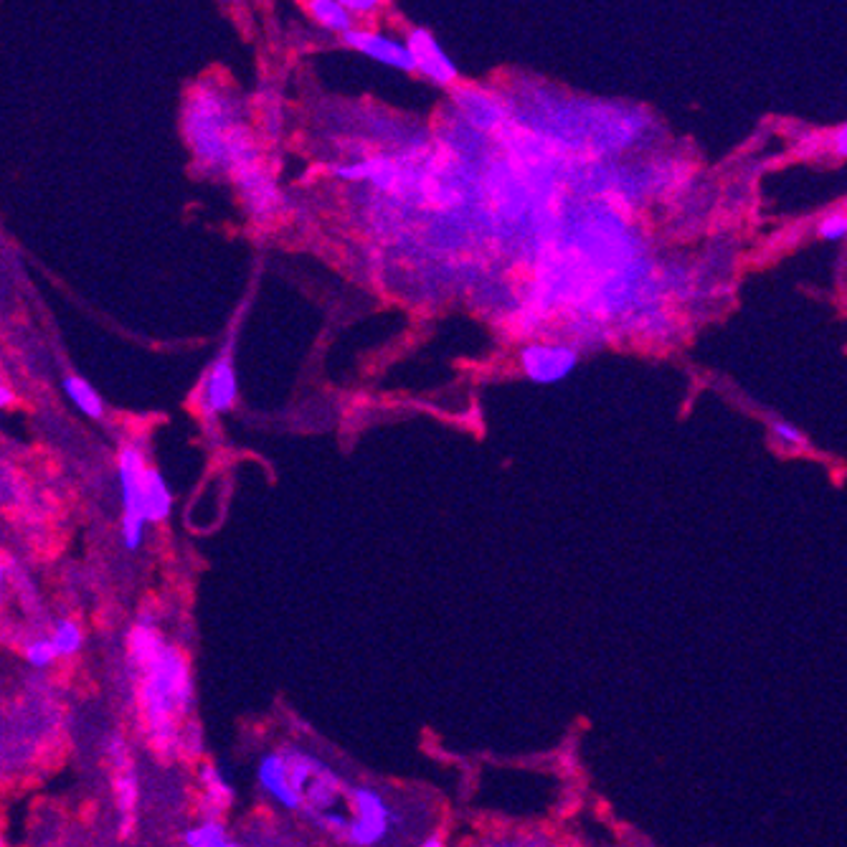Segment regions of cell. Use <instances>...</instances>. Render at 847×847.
Returning a JSON list of instances; mask_svg holds the SVG:
<instances>
[{"label": "cell", "instance_id": "cell-23", "mask_svg": "<svg viewBox=\"0 0 847 847\" xmlns=\"http://www.w3.org/2000/svg\"><path fill=\"white\" fill-rule=\"evenodd\" d=\"M13 401H16V396H13L11 388L3 386V383H0V409H6V406H11Z\"/></svg>", "mask_w": 847, "mask_h": 847}, {"label": "cell", "instance_id": "cell-11", "mask_svg": "<svg viewBox=\"0 0 847 847\" xmlns=\"http://www.w3.org/2000/svg\"><path fill=\"white\" fill-rule=\"evenodd\" d=\"M173 510V492L155 467L145 470L143 480V518L145 523H163Z\"/></svg>", "mask_w": 847, "mask_h": 847}, {"label": "cell", "instance_id": "cell-14", "mask_svg": "<svg viewBox=\"0 0 847 847\" xmlns=\"http://www.w3.org/2000/svg\"><path fill=\"white\" fill-rule=\"evenodd\" d=\"M305 11L310 13L317 26H323L330 33H348L353 28V18L345 11L340 0H307Z\"/></svg>", "mask_w": 847, "mask_h": 847}, {"label": "cell", "instance_id": "cell-10", "mask_svg": "<svg viewBox=\"0 0 847 847\" xmlns=\"http://www.w3.org/2000/svg\"><path fill=\"white\" fill-rule=\"evenodd\" d=\"M110 764L115 769V797H117V809L122 815V825L130 832L135 825V812L137 802H140V789H137V774L132 769V761L127 756V749L120 741H112L110 746Z\"/></svg>", "mask_w": 847, "mask_h": 847}, {"label": "cell", "instance_id": "cell-5", "mask_svg": "<svg viewBox=\"0 0 847 847\" xmlns=\"http://www.w3.org/2000/svg\"><path fill=\"white\" fill-rule=\"evenodd\" d=\"M579 363V353L563 343H531L520 350V368L533 383L551 386L569 378Z\"/></svg>", "mask_w": 847, "mask_h": 847}, {"label": "cell", "instance_id": "cell-25", "mask_svg": "<svg viewBox=\"0 0 847 847\" xmlns=\"http://www.w3.org/2000/svg\"><path fill=\"white\" fill-rule=\"evenodd\" d=\"M837 155H840V158H845V155H847V130H845V127H840V130H837Z\"/></svg>", "mask_w": 847, "mask_h": 847}, {"label": "cell", "instance_id": "cell-19", "mask_svg": "<svg viewBox=\"0 0 847 847\" xmlns=\"http://www.w3.org/2000/svg\"><path fill=\"white\" fill-rule=\"evenodd\" d=\"M817 231H820V236L825 241H842L847 234V216L842 214V211H832V214H827L825 219L820 221Z\"/></svg>", "mask_w": 847, "mask_h": 847}, {"label": "cell", "instance_id": "cell-24", "mask_svg": "<svg viewBox=\"0 0 847 847\" xmlns=\"http://www.w3.org/2000/svg\"><path fill=\"white\" fill-rule=\"evenodd\" d=\"M485 847H541V845H533V842L528 840H505V842H492V845Z\"/></svg>", "mask_w": 847, "mask_h": 847}, {"label": "cell", "instance_id": "cell-22", "mask_svg": "<svg viewBox=\"0 0 847 847\" xmlns=\"http://www.w3.org/2000/svg\"><path fill=\"white\" fill-rule=\"evenodd\" d=\"M414 847H449V840L444 832L432 830V832H424V835L414 842Z\"/></svg>", "mask_w": 847, "mask_h": 847}, {"label": "cell", "instance_id": "cell-20", "mask_svg": "<svg viewBox=\"0 0 847 847\" xmlns=\"http://www.w3.org/2000/svg\"><path fill=\"white\" fill-rule=\"evenodd\" d=\"M771 432H774L776 442L784 444V447H804V442H807L804 434L799 432L794 424H789V421H774V424H771Z\"/></svg>", "mask_w": 847, "mask_h": 847}, {"label": "cell", "instance_id": "cell-16", "mask_svg": "<svg viewBox=\"0 0 847 847\" xmlns=\"http://www.w3.org/2000/svg\"><path fill=\"white\" fill-rule=\"evenodd\" d=\"M183 842H186V847H241L236 845L234 837L229 835L224 822L216 820V817H206V820L188 827L186 835H183Z\"/></svg>", "mask_w": 847, "mask_h": 847}, {"label": "cell", "instance_id": "cell-8", "mask_svg": "<svg viewBox=\"0 0 847 847\" xmlns=\"http://www.w3.org/2000/svg\"><path fill=\"white\" fill-rule=\"evenodd\" d=\"M406 49H409L411 61H414V72L424 74L427 79H432L434 84H442L449 87L454 79L460 77L457 74V66L449 59L447 51L437 44L434 33L427 28H414V31L406 36Z\"/></svg>", "mask_w": 847, "mask_h": 847}, {"label": "cell", "instance_id": "cell-15", "mask_svg": "<svg viewBox=\"0 0 847 847\" xmlns=\"http://www.w3.org/2000/svg\"><path fill=\"white\" fill-rule=\"evenodd\" d=\"M64 394H66V399L72 401V404L77 406V409L82 411L84 416H89V419L97 421L104 416L102 396L97 394V388H94L92 383L87 381V378L66 376L64 378Z\"/></svg>", "mask_w": 847, "mask_h": 847}, {"label": "cell", "instance_id": "cell-13", "mask_svg": "<svg viewBox=\"0 0 847 847\" xmlns=\"http://www.w3.org/2000/svg\"><path fill=\"white\" fill-rule=\"evenodd\" d=\"M201 789L208 817H216V820H219L221 812H226V809L231 807L234 789H231V784L226 782V776L221 774L214 764H206L201 769Z\"/></svg>", "mask_w": 847, "mask_h": 847}, {"label": "cell", "instance_id": "cell-17", "mask_svg": "<svg viewBox=\"0 0 847 847\" xmlns=\"http://www.w3.org/2000/svg\"><path fill=\"white\" fill-rule=\"evenodd\" d=\"M49 642L54 647L56 657H74L84 647V629L82 624L74 622V619H61L54 624L49 634Z\"/></svg>", "mask_w": 847, "mask_h": 847}, {"label": "cell", "instance_id": "cell-26", "mask_svg": "<svg viewBox=\"0 0 847 847\" xmlns=\"http://www.w3.org/2000/svg\"><path fill=\"white\" fill-rule=\"evenodd\" d=\"M6 584H8V569H6V563L0 561V599H3V594H6Z\"/></svg>", "mask_w": 847, "mask_h": 847}, {"label": "cell", "instance_id": "cell-1", "mask_svg": "<svg viewBox=\"0 0 847 847\" xmlns=\"http://www.w3.org/2000/svg\"><path fill=\"white\" fill-rule=\"evenodd\" d=\"M127 660L140 675V708L148 736L158 749H170L178 736V721L193 700L186 655L168 645L153 622H137L127 634Z\"/></svg>", "mask_w": 847, "mask_h": 847}, {"label": "cell", "instance_id": "cell-18", "mask_svg": "<svg viewBox=\"0 0 847 847\" xmlns=\"http://www.w3.org/2000/svg\"><path fill=\"white\" fill-rule=\"evenodd\" d=\"M23 657H26V662L31 667H36V670H44V667H49L51 662H56L59 657H56L54 647H51L49 637H36V640H28L26 647H23Z\"/></svg>", "mask_w": 847, "mask_h": 847}, {"label": "cell", "instance_id": "cell-9", "mask_svg": "<svg viewBox=\"0 0 847 847\" xmlns=\"http://www.w3.org/2000/svg\"><path fill=\"white\" fill-rule=\"evenodd\" d=\"M257 784L277 807L285 812H300L302 804L290 782L285 751H267L257 764Z\"/></svg>", "mask_w": 847, "mask_h": 847}, {"label": "cell", "instance_id": "cell-3", "mask_svg": "<svg viewBox=\"0 0 847 847\" xmlns=\"http://www.w3.org/2000/svg\"><path fill=\"white\" fill-rule=\"evenodd\" d=\"M343 832L338 842L345 847H383L404 827V812L383 789L356 782L345 789Z\"/></svg>", "mask_w": 847, "mask_h": 847}, {"label": "cell", "instance_id": "cell-6", "mask_svg": "<svg viewBox=\"0 0 847 847\" xmlns=\"http://www.w3.org/2000/svg\"><path fill=\"white\" fill-rule=\"evenodd\" d=\"M236 399H239V378H236L234 356H231L229 345L208 366L206 376L201 381V391H198V404H201L203 414L208 419H214V416H221L234 409Z\"/></svg>", "mask_w": 847, "mask_h": 847}, {"label": "cell", "instance_id": "cell-27", "mask_svg": "<svg viewBox=\"0 0 847 847\" xmlns=\"http://www.w3.org/2000/svg\"><path fill=\"white\" fill-rule=\"evenodd\" d=\"M0 847H6V835H3V830H0Z\"/></svg>", "mask_w": 847, "mask_h": 847}, {"label": "cell", "instance_id": "cell-21", "mask_svg": "<svg viewBox=\"0 0 847 847\" xmlns=\"http://www.w3.org/2000/svg\"><path fill=\"white\" fill-rule=\"evenodd\" d=\"M340 3L350 13V18H368L381 8L378 0H340Z\"/></svg>", "mask_w": 847, "mask_h": 847}, {"label": "cell", "instance_id": "cell-12", "mask_svg": "<svg viewBox=\"0 0 847 847\" xmlns=\"http://www.w3.org/2000/svg\"><path fill=\"white\" fill-rule=\"evenodd\" d=\"M335 175L343 178V181H371L373 186L388 191V188L394 186L396 168L386 158H373L363 160V163L340 165V168H335Z\"/></svg>", "mask_w": 847, "mask_h": 847}, {"label": "cell", "instance_id": "cell-7", "mask_svg": "<svg viewBox=\"0 0 847 847\" xmlns=\"http://www.w3.org/2000/svg\"><path fill=\"white\" fill-rule=\"evenodd\" d=\"M340 39H343L345 46H350V49L358 51V54L368 56V59L376 61V64L396 69V72H414V61H411L409 49H406L404 41L394 39V36L353 26L348 33H343Z\"/></svg>", "mask_w": 847, "mask_h": 847}, {"label": "cell", "instance_id": "cell-4", "mask_svg": "<svg viewBox=\"0 0 847 847\" xmlns=\"http://www.w3.org/2000/svg\"><path fill=\"white\" fill-rule=\"evenodd\" d=\"M148 462L143 449L135 444H125L117 454V475H120L122 492V543L127 551H137L145 538L143 518V480Z\"/></svg>", "mask_w": 847, "mask_h": 847}, {"label": "cell", "instance_id": "cell-2", "mask_svg": "<svg viewBox=\"0 0 847 847\" xmlns=\"http://www.w3.org/2000/svg\"><path fill=\"white\" fill-rule=\"evenodd\" d=\"M239 112L229 94L211 82H201L183 102V135L206 173H226L229 150L241 130Z\"/></svg>", "mask_w": 847, "mask_h": 847}]
</instances>
